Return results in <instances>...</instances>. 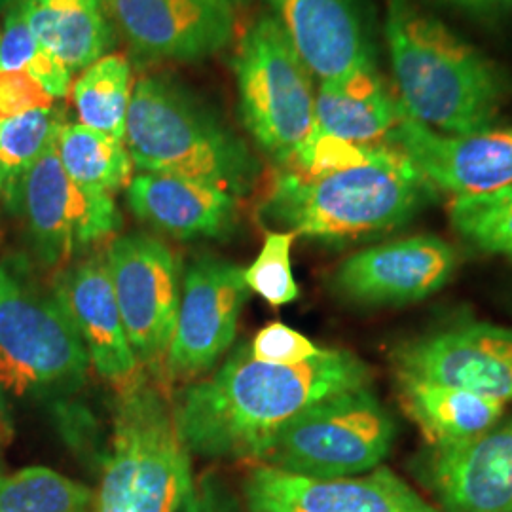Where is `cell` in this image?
<instances>
[{
  "label": "cell",
  "mask_w": 512,
  "mask_h": 512,
  "mask_svg": "<svg viewBox=\"0 0 512 512\" xmlns=\"http://www.w3.org/2000/svg\"><path fill=\"white\" fill-rule=\"evenodd\" d=\"M370 382L368 366L346 349H323L289 366L256 361L241 346L215 374L188 385L173 414L190 452L260 461L281 427L298 414Z\"/></svg>",
  "instance_id": "obj_1"
},
{
  "label": "cell",
  "mask_w": 512,
  "mask_h": 512,
  "mask_svg": "<svg viewBox=\"0 0 512 512\" xmlns=\"http://www.w3.org/2000/svg\"><path fill=\"white\" fill-rule=\"evenodd\" d=\"M401 148L370 145L365 160L321 175L279 167L260 217L279 232L325 243H353L389 234L435 196Z\"/></svg>",
  "instance_id": "obj_2"
},
{
  "label": "cell",
  "mask_w": 512,
  "mask_h": 512,
  "mask_svg": "<svg viewBox=\"0 0 512 512\" xmlns=\"http://www.w3.org/2000/svg\"><path fill=\"white\" fill-rule=\"evenodd\" d=\"M385 40L406 114L444 135L492 128L511 80L490 57L410 0H387Z\"/></svg>",
  "instance_id": "obj_3"
},
{
  "label": "cell",
  "mask_w": 512,
  "mask_h": 512,
  "mask_svg": "<svg viewBox=\"0 0 512 512\" xmlns=\"http://www.w3.org/2000/svg\"><path fill=\"white\" fill-rule=\"evenodd\" d=\"M124 145L141 171L211 184L236 198L253 190L260 171L247 143L167 76L133 86Z\"/></svg>",
  "instance_id": "obj_4"
},
{
  "label": "cell",
  "mask_w": 512,
  "mask_h": 512,
  "mask_svg": "<svg viewBox=\"0 0 512 512\" xmlns=\"http://www.w3.org/2000/svg\"><path fill=\"white\" fill-rule=\"evenodd\" d=\"M90 357L69 311L21 256L0 260V391L54 399L82 389Z\"/></svg>",
  "instance_id": "obj_5"
},
{
  "label": "cell",
  "mask_w": 512,
  "mask_h": 512,
  "mask_svg": "<svg viewBox=\"0 0 512 512\" xmlns=\"http://www.w3.org/2000/svg\"><path fill=\"white\" fill-rule=\"evenodd\" d=\"M194 488L173 408L147 380L118 393L93 512H179Z\"/></svg>",
  "instance_id": "obj_6"
},
{
  "label": "cell",
  "mask_w": 512,
  "mask_h": 512,
  "mask_svg": "<svg viewBox=\"0 0 512 512\" xmlns=\"http://www.w3.org/2000/svg\"><path fill=\"white\" fill-rule=\"evenodd\" d=\"M234 73L243 126L279 167L291 164L317 129L315 90L272 16H260L239 40Z\"/></svg>",
  "instance_id": "obj_7"
},
{
  "label": "cell",
  "mask_w": 512,
  "mask_h": 512,
  "mask_svg": "<svg viewBox=\"0 0 512 512\" xmlns=\"http://www.w3.org/2000/svg\"><path fill=\"white\" fill-rule=\"evenodd\" d=\"M397 427L370 387L313 404L275 435L262 465L310 478L366 475L384 461Z\"/></svg>",
  "instance_id": "obj_8"
},
{
  "label": "cell",
  "mask_w": 512,
  "mask_h": 512,
  "mask_svg": "<svg viewBox=\"0 0 512 512\" xmlns=\"http://www.w3.org/2000/svg\"><path fill=\"white\" fill-rule=\"evenodd\" d=\"M4 196L18 209L31 251L46 270L65 268L122 226L112 196L92 192L65 173L55 143Z\"/></svg>",
  "instance_id": "obj_9"
},
{
  "label": "cell",
  "mask_w": 512,
  "mask_h": 512,
  "mask_svg": "<svg viewBox=\"0 0 512 512\" xmlns=\"http://www.w3.org/2000/svg\"><path fill=\"white\" fill-rule=\"evenodd\" d=\"M110 283L141 366L164 370L181 302V262L143 232L114 239L105 253Z\"/></svg>",
  "instance_id": "obj_10"
},
{
  "label": "cell",
  "mask_w": 512,
  "mask_h": 512,
  "mask_svg": "<svg viewBox=\"0 0 512 512\" xmlns=\"http://www.w3.org/2000/svg\"><path fill=\"white\" fill-rule=\"evenodd\" d=\"M251 291L243 268L217 256L198 258L183 277L181 302L164 372L169 382L202 378L232 348Z\"/></svg>",
  "instance_id": "obj_11"
},
{
  "label": "cell",
  "mask_w": 512,
  "mask_h": 512,
  "mask_svg": "<svg viewBox=\"0 0 512 512\" xmlns=\"http://www.w3.org/2000/svg\"><path fill=\"white\" fill-rule=\"evenodd\" d=\"M397 380L452 385L512 401V329L459 321L408 340L391 355Z\"/></svg>",
  "instance_id": "obj_12"
},
{
  "label": "cell",
  "mask_w": 512,
  "mask_h": 512,
  "mask_svg": "<svg viewBox=\"0 0 512 512\" xmlns=\"http://www.w3.org/2000/svg\"><path fill=\"white\" fill-rule=\"evenodd\" d=\"M247 512H440L387 467L348 478H310L256 465L243 482Z\"/></svg>",
  "instance_id": "obj_13"
},
{
  "label": "cell",
  "mask_w": 512,
  "mask_h": 512,
  "mask_svg": "<svg viewBox=\"0 0 512 512\" xmlns=\"http://www.w3.org/2000/svg\"><path fill=\"white\" fill-rule=\"evenodd\" d=\"M456 266L458 255L448 241L410 236L349 256L334 272L332 287L353 304L401 306L439 293Z\"/></svg>",
  "instance_id": "obj_14"
},
{
  "label": "cell",
  "mask_w": 512,
  "mask_h": 512,
  "mask_svg": "<svg viewBox=\"0 0 512 512\" xmlns=\"http://www.w3.org/2000/svg\"><path fill=\"white\" fill-rule=\"evenodd\" d=\"M112 27L148 59L202 61L230 44L234 10L211 0H103Z\"/></svg>",
  "instance_id": "obj_15"
},
{
  "label": "cell",
  "mask_w": 512,
  "mask_h": 512,
  "mask_svg": "<svg viewBox=\"0 0 512 512\" xmlns=\"http://www.w3.org/2000/svg\"><path fill=\"white\" fill-rule=\"evenodd\" d=\"M387 145L401 148L435 190L454 198L488 194L512 184V128L444 135L406 114Z\"/></svg>",
  "instance_id": "obj_16"
},
{
  "label": "cell",
  "mask_w": 512,
  "mask_h": 512,
  "mask_svg": "<svg viewBox=\"0 0 512 512\" xmlns=\"http://www.w3.org/2000/svg\"><path fill=\"white\" fill-rule=\"evenodd\" d=\"M420 473L440 512H512V416L475 439L431 446Z\"/></svg>",
  "instance_id": "obj_17"
},
{
  "label": "cell",
  "mask_w": 512,
  "mask_h": 512,
  "mask_svg": "<svg viewBox=\"0 0 512 512\" xmlns=\"http://www.w3.org/2000/svg\"><path fill=\"white\" fill-rule=\"evenodd\" d=\"M52 287L80 332L95 372L116 393L145 380L143 366L129 344L105 256L67 264L55 274Z\"/></svg>",
  "instance_id": "obj_18"
},
{
  "label": "cell",
  "mask_w": 512,
  "mask_h": 512,
  "mask_svg": "<svg viewBox=\"0 0 512 512\" xmlns=\"http://www.w3.org/2000/svg\"><path fill=\"white\" fill-rule=\"evenodd\" d=\"M268 4L270 16L319 82L374 65L359 0H268Z\"/></svg>",
  "instance_id": "obj_19"
},
{
  "label": "cell",
  "mask_w": 512,
  "mask_h": 512,
  "mask_svg": "<svg viewBox=\"0 0 512 512\" xmlns=\"http://www.w3.org/2000/svg\"><path fill=\"white\" fill-rule=\"evenodd\" d=\"M133 215L177 239L226 238L238 220V198L211 184L141 171L128 184Z\"/></svg>",
  "instance_id": "obj_20"
},
{
  "label": "cell",
  "mask_w": 512,
  "mask_h": 512,
  "mask_svg": "<svg viewBox=\"0 0 512 512\" xmlns=\"http://www.w3.org/2000/svg\"><path fill=\"white\" fill-rule=\"evenodd\" d=\"M406 116L403 103L376 65L321 80L315 90V124L321 133L353 145H382Z\"/></svg>",
  "instance_id": "obj_21"
},
{
  "label": "cell",
  "mask_w": 512,
  "mask_h": 512,
  "mask_svg": "<svg viewBox=\"0 0 512 512\" xmlns=\"http://www.w3.org/2000/svg\"><path fill=\"white\" fill-rule=\"evenodd\" d=\"M38 42L71 73H82L110 54L114 27L103 0H21Z\"/></svg>",
  "instance_id": "obj_22"
},
{
  "label": "cell",
  "mask_w": 512,
  "mask_h": 512,
  "mask_svg": "<svg viewBox=\"0 0 512 512\" xmlns=\"http://www.w3.org/2000/svg\"><path fill=\"white\" fill-rule=\"evenodd\" d=\"M406 414L429 446L475 439L505 418V403L452 385L397 380Z\"/></svg>",
  "instance_id": "obj_23"
},
{
  "label": "cell",
  "mask_w": 512,
  "mask_h": 512,
  "mask_svg": "<svg viewBox=\"0 0 512 512\" xmlns=\"http://www.w3.org/2000/svg\"><path fill=\"white\" fill-rule=\"evenodd\" d=\"M55 150L65 173L92 192L112 196L131 181L128 148L105 133L65 122L57 133Z\"/></svg>",
  "instance_id": "obj_24"
},
{
  "label": "cell",
  "mask_w": 512,
  "mask_h": 512,
  "mask_svg": "<svg viewBox=\"0 0 512 512\" xmlns=\"http://www.w3.org/2000/svg\"><path fill=\"white\" fill-rule=\"evenodd\" d=\"M73 105L82 126L124 143L131 103V67L120 54L103 55L74 82Z\"/></svg>",
  "instance_id": "obj_25"
},
{
  "label": "cell",
  "mask_w": 512,
  "mask_h": 512,
  "mask_svg": "<svg viewBox=\"0 0 512 512\" xmlns=\"http://www.w3.org/2000/svg\"><path fill=\"white\" fill-rule=\"evenodd\" d=\"M95 494L86 484L48 467L0 475V512H93Z\"/></svg>",
  "instance_id": "obj_26"
},
{
  "label": "cell",
  "mask_w": 512,
  "mask_h": 512,
  "mask_svg": "<svg viewBox=\"0 0 512 512\" xmlns=\"http://www.w3.org/2000/svg\"><path fill=\"white\" fill-rule=\"evenodd\" d=\"M0 71L33 76L54 99L67 97L73 88V73L38 42L23 16L21 2L6 10L0 29Z\"/></svg>",
  "instance_id": "obj_27"
},
{
  "label": "cell",
  "mask_w": 512,
  "mask_h": 512,
  "mask_svg": "<svg viewBox=\"0 0 512 512\" xmlns=\"http://www.w3.org/2000/svg\"><path fill=\"white\" fill-rule=\"evenodd\" d=\"M450 222L476 249L512 258V184L488 194L452 198Z\"/></svg>",
  "instance_id": "obj_28"
},
{
  "label": "cell",
  "mask_w": 512,
  "mask_h": 512,
  "mask_svg": "<svg viewBox=\"0 0 512 512\" xmlns=\"http://www.w3.org/2000/svg\"><path fill=\"white\" fill-rule=\"evenodd\" d=\"M65 116L57 107L23 112L0 122V167L4 173V194L10 192L23 173L54 145Z\"/></svg>",
  "instance_id": "obj_29"
},
{
  "label": "cell",
  "mask_w": 512,
  "mask_h": 512,
  "mask_svg": "<svg viewBox=\"0 0 512 512\" xmlns=\"http://www.w3.org/2000/svg\"><path fill=\"white\" fill-rule=\"evenodd\" d=\"M294 239L293 232H268L255 262L243 270L247 289L274 308L287 306L300 296L291 264Z\"/></svg>",
  "instance_id": "obj_30"
},
{
  "label": "cell",
  "mask_w": 512,
  "mask_h": 512,
  "mask_svg": "<svg viewBox=\"0 0 512 512\" xmlns=\"http://www.w3.org/2000/svg\"><path fill=\"white\" fill-rule=\"evenodd\" d=\"M251 355L256 361L270 365H302L317 357L323 348L313 344L308 336L291 329L285 323H270L258 334L251 344Z\"/></svg>",
  "instance_id": "obj_31"
},
{
  "label": "cell",
  "mask_w": 512,
  "mask_h": 512,
  "mask_svg": "<svg viewBox=\"0 0 512 512\" xmlns=\"http://www.w3.org/2000/svg\"><path fill=\"white\" fill-rule=\"evenodd\" d=\"M54 97L33 76L16 71H0V122L23 112L54 107Z\"/></svg>",
  "instance_id": "obj_32"
},
{
  "label": "cell",
  "mask_w": 512,
  "mask_h": 512,
  "mask_svg": "<svg viewBox=\"0 0 512 512\" xmlns=\"http://www.w3.org/2000/svg\"><path fill=\"white\" fill-rule=\"evenodd\" d=\"M181 512H247L226 482L213 473L203 475L192 488Z\"/></svg>",
  "instance_id": "obj_33"
},
{
  "label": "cell",
  "mask_w": 512,
  "mask_h": 512,
  "mask_svg": "<svg viewBox=\"0 0 512 512\" xmlns=\"http://www.w3.org/2000/svg\"><path fill=\"white\" fill-rule=\"evenodd\" d=\"M440 2L456 6L465 12L480 14V16L512 14V0H440Z\"/></svg>",
  "instance_id": "obj_34"
},
{
  "label": "cell",
  "mask_w": 512,
  "mask_h": 512,
  "mask_svg": "<svg viewBox=\"0 0 512 512\" xmlns=\"http://www.w3.org/2000/svg\"><path fill=\"white\" fill-rule=\"evenodd\" d=\"M10 433H12L10 421L6 418V414L0 410V454H2L4 446H6V444H8V440H10Z\"/></svg>",
  "instance_id": "obj_35"
},
{
  "label": "cell",
  "mask_w": 512,
  "mask_h": 512,
  "mask_svg": "<svg viewBox=\"0 0 512 512\" xmlns=\"http://www.w3.org/2000/svg\"><path fill=\"white\" fill-rule=\"evenodd\" d=\"M211 2H217L220 6H226V8L234 10V8H239V6H245L249 0H211Z\"/></svg>",
  "instance_id": "obj_36"
},
{
  "label": "cell",
  "mask_w": 512,
  "mask_h": 512,
  "mask_svg": "<svg viewBox=\"0 0 512 512\" xmlns=\"http://www.w3.org/2000/svg\"><path fill=\"white\" fill-rule=\"evenodd\" d=\"M21 0H0V10H8L10 6H14V4H18Z\"/></svg>",
  "instance_id": "obj_37"
},
{
  "label": "cell",
  "mask_w": 512,
  "mask_h": 512,
  "mask_svg": "<svg viewBox=\"0 0 512 512\" xmlns=\"http://www.w3.org/2000/svg\"><path fill=\"white\" fill-rule=\"evenodd\" d=\"M4 194V173H2V167H0V196Z\"/></svg>",
  "instance_id": "obj_38"
}]
</instances>
